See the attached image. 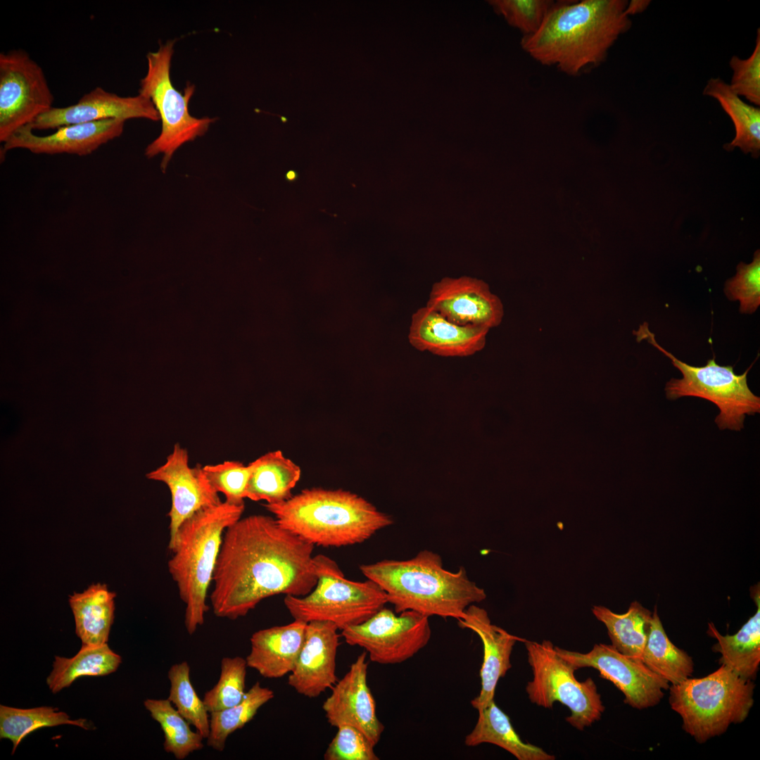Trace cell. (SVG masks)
<instances>
[{
	"mask_svg": "<svg viewBox=\"0 0 760 760\" xmlns=\"http://www.w3.org/2000/svg\"><path fill=\"white\" fill-rule=\"evenodd\" d=\"M313 549L274 517L240 518L223 536L210 596L213 613L235 620L269 597L308 595L318 579Z\"/></svg>",
	"mask_w": 760,
	"mask_h": 760,
	"instance_id": "obj_1",
	"label": "cell"
},
{
	"mask_svg": "<svg viewBox=\"0 0 760 760\" xmlns=\"http://www.w3.org/2000/svg\"><path fill=\"white\" fill-rule=\"evenodd\" d=\"M648 3L645 1H631V3H628L626 6V13L628 15L630 14H634L643 11Z\"/></svg>",
	"mask_w": 760,
	"mask_h": 760,
	"instance_id": "obj_41",
	"label": "cell"
},
{
	"mask_svg": "<svg viewBox=\"0 0 760 760\" xmlns=\"http://www.w3.org/2000/svg\"><path fill=\"white\" fill-rule=\"evenodd\" d=\"M754 684L721 664L707 676L687 678L669 687V704L683 729L697 742L724 733L743 722L754 704Z\"/></svg>",
	"mask_w": 760,
	"mask_h": 760,
	"instance_id": "obj_6",
	"label": "cell"
},
{
	"mask_svg": "<svg viewBox=\"0 0 760 760\" xmlns=\"http://www.w3.org/2000/svg\"><path fill=\"white\" fill-rule=\"evenodd\" d=\"M460 326L489 329L500 324L503 305L483 281L469 277L443 278L436 282L426 305Z\"/></svg>",
	"mask_w": 760,
	"mask_h": 760,
	"instance_id": "obj_15",
	"label": "cell"
},
{
	"mask_svg": "<svg viewBox=\"0 0 760 760\" xmlns=\"http://www.w3.org/2000/svg\"><path fill=\"white\" fill-rule=\"evenodd\" d=\"M367 652H362L344 676L331 688L322 709L334 727L350 726L364 734L375 747L384 730L376 713V704L367 683Z\"/></svg>",
	"mask_w": 760,
	"mask_h": 760,
	"instance_id": "obj_16",
	"label": "cell"
},
{
	"mask_svg": "<svg viewBox=\"0 0 760 760\" xmlns=\"http://www.w3.org/2000/svg\"><path fill=\"white\" fill-rule=\"evenodd\" d=\"M524 644L533 673L526 687L530 701L546 709L560 702L571 712L566 721L578 730L600 720L604 707L594 680L578 681L576 669L557 654L550 640H526Z\"/></svg>",
	"mask_w": 760,
	"mask_h": 760,
	"instance_id": "obj_10",
	"label": "cell"
},
{
	"mask_svg": "<svg viewBox=\"0 0 760 760\" xmlns=\"http://www.w3.org/2000/svg\"><path fill=\"white\" fill-rule=\"evenodd\" d=\"M65 724L89 729L86 719H70L65 712L52 707L20 709L0 706V738L12 742L13 754L21 740L34 730Z\"/></svg>",
	"mask_w": 760,
	"mask_h": 760,
	"instance_id": "obj_31",
	"label": "cell"
},
{
	"mask_svg": "<svg viewBox=\"0 0 760 760\" xmlns=\"http://www.w3.org/2000/svg\"><path fill=\"white\" fill-rule=\"evenodd\" d=\"M397 615L383 607L365 621L341 631L345 641L363 648L369 659L395 664L412 658L429 643V617L407 610Z\"/></svg>",
	"mask_w": 760,
	"mask_h": 760,
	"instance_id": "obj_12",
	"label": "cell"
},
{
	"mask_svg": "<svg viewBox=\"0 0 760 760\" xmlns=\"http://www.w3.org/2000/svg\"><path fill=\"white\" fill-rule=\"evenodd\" d=\"M557 654L576 670L589 667L612 682L624 695V702L643 709L658 704L669 683L651 671L640 659L624 655L612 645L595 644L587 653L555 646Z\"/></svg>",
	"mask_w": 760,
	"mask_h": 760,
	"instance_id": "obj_13",
	"label": "cell"
},
{
	"mask_svg": "<svg viewBox=\"0 0 760 760\" xmlns=\"http://www.w3.org/2000/svg\"><path fill=\"white\" fill-rule=\"evenodd\" d=\"M337 733L329 744L325 760H378L374 746L357 728L350 726L337 727Z\"/></svg>",
	"mask_w": 760,
	"mask_h": 760,
	"instance_id": "obj_40",
	"label": "cell"
},
{
	"mask_svg": "<svg viewBox=\"0 0 760 760\" xmlns=\"http://www.w3.org/2000/svg\"><path fill=\"white\" fill-rule=\"evenodd\" d=\"M251 473L246 498L277 503L289 499L300 477V469L280 450L269 452L249 463Z\"/></svg>",
	"mask_w": 760,
	"mask_h": 760,
	"instance_id": "obj_26",
	"label": "cell"
},
{
	"mask_svg": "<svg viewBox=\"0 0 760 760\" xmlns=\"http://www.w3.org/2000/svg\"><path fill=\"white\" fill-rule=\"evenodd\" d=\"M264 506L281 527L324 547L361 543L393 522L363 498L343 490L305 489Z\"/></svg>",
	"mask_w": 760,
	"mask_h": 760,
	"instance_id": "obj_4",
	"label": "cell"
},
{
	"mask_svg": "<svg viewBox=\"0 0 760 760\" xmlns=\"http://www.w3.org/2000/svg\"><path fill=\"white\" fill-rule=\"evenodd\" d=\"M338 630L327 621L307 623L303 645L288 678L289 685L300 695L317 697L337 682Z\"/></svg>",
	"mask_w": 760,
	"mask_h": 760,
	"instance_id": "obj_19",
	"label": "cell"
},
{
	"mask_svg": "<svg viewBox=\"0 0 760 760\" xmlns=\"http://www.w3.org/2000/svg\"><path fill=\"white\" fill-rule=\"evenodd\" d=\"M360 569L386 593L396 614L411 610L458 621L470 605L486 598L485 590L469 578L463 566L457 571L447 570L441 557L428 550L405 560L362 564Z\"/></svg>",
	"mask_w": 760,
	"mask_h": 760,
	"instance_id": "obj_3",
	"label": "cell"
},
{
	"mask_svg": "<svg viewBox=\"0 0 760 760\" xmlns=\"http://www.w3.org/2000/svg\"><path fill=\"white\" fill-rule=\"evenodd\" d=\"M478 712L475 726L465 737L467 746L493 744L505 749L518 760L555 759L554 755L542 748L523 742L513 728L509 716L498 707L494 699Z\"/></svg>",
	"mask_w": 760,
	"mask_h": 760,
	"instance_id": "obj_25",
	"label": "cell"
},
{
	"mask_svg": "<svg viewBox=\"0 0 760 760\" xmlns=\"http://www.w3.org/2000/svg\"><path fill=\"white\" fill-rule=\"evenodd\" d=\"M167 676L170 682L167 699L203 738L207 739L210 733V713L193 687L189 664L184 661L172 665Z\"/></svg>",
	"mask_w": 760,
	"mask_h": 760,
	"instance_id": "obj_34",
	"label": "cell"
},
{
	"mask_svg": "<svg viewBox=\"0 0 760 760\" xmlns=\"http://www.w3.org/2000/svg\"><path fill=\"white\" fill-rule=\"evenodd\" d=\"M248 664L239 656L224 657L221 660L220 676L217 683L203 697L208 711H218L241 702L246 693V677Z\"/></svg>",
	"mask_w": 760,
	"mask_h": 760,
	"instance_id": "obj_35",
	"label": "cell"
},
{
	"mask_svg": "<svg viewBox=\"0 0 760 760\" xmlns=\"http://www.w3.org/2000/svg\"><path fill=\"white\" fill-rule=\"evenodd\" d=\"M489 330L458 325L426 305L412 315L408 340L419 351L443 357H467L484 348Z\"/></svg>",
	"mask_w": 760,
	"mask_h": 760,
	"instance_id": "obj_20",
	"label": "cell"
},
{
	"mask_svg": "<svg viewBox=\"0 0 760 760\" xmlns=\"http://www.w3.org/2000/svg\"><path fill=\"white\" fill-rule=\"evenodd\" d=\"M121 662V657L113 652L107 643L82 645L72 657H55L53 669L46 678V683L51 691L56 693L69 687L81 676H100L113 673Z\"/></svg>",
	"mask_w": 760,
	"mask_h": 760,
	"instance_id": "obj_29",
	"label": "cell"
},
{
	"mask_svg": "<svg viewBox=\"0 0 760 760\" xmlns=\"http://www.w3.org/2000/svg\"><path fill=\"white\" fill-rule=\"evenodd\" d=\"M592 612L607 627L612 645L616 650L641 660L652 618L649 609L634 601L624 614H616L600 605L593 606Z\"/></svg>",
	"mask_w": 760,
	"mask_h": 760,
	"instance_id": "obj_28",
	"label": "cell"
},
{
	"mask_svg": "<svg viewBox=\"0 0 760 760\" xmlns=\"http://www.w3.org/2000/svg\"><path fill=\"white\" fill-rule=\"evenodd\" d=\"M625 0L554 3L539 30L524 36L523 49L542 65L578 75L600 65L631 26Z\"/></svg>",
	"mask_w": 760,
	"mask_h": 760,
	"instance_id": "obj_2",
	"label": "cell"
},
{
	"mask_svg": "<svg viewBox=\"0 0 760 760\" xmlns=\"http://www.w3.org/2000/svg\"><path fill=\"white\" fill-rule=\"evenodd\" d=\"M150 480L164 483L171 495L170 540L175 538L181 524L197 512L217 505L222 501L218 492L205 476L203 467H191L189 455L179 444L174 445L165 464L146 474Z\"/></svg>",
	"mask_w": 760,
	"mask_h": 760,
	"instance_id": "obj_14",
	"label": "cell"
},
{
	"mask_svg": "<svg viewBox=\"0 0 760 760\" xmlns=\"http://www.w3.org/2000/svg\"><path fill=\"white\" fill-rule=\"evenodd\" d=\"M306 622L295 620L255 632L250 638L248 666L266 678H279L294 668L305 640Z\"/></svg>",
	"mask_w": 760,
	"mask_h": 760,
	"instance_id": "obj_22",
	"label": "cell"
},
{
	"mask_svg": "<svg viewBox=\"0 0 760 760\" xmlns=\"http://www.w3.org/2000/svg\"><path fill=\"white\" fill-rule=\"evenodd\" d=\"M495 11L524 36L536 33L554 4L550 0H491Z\"/></svg>",
	"mask_w": 760,
	"mask_h": 760,
	"instance_id": "obj_36",
	"label": "cell"
},
{
	"mask_svg": "<svg viewBox=\"0 0 760 760\" xmlns=\"http://www.w3.org/2000/svg\"><path fill=\"white\" fill-rule=\"evenodd\" d=\"M244 505L225 501L200 510L185 520L168 544L169 572L185 604L184 626L194 634L209 610L207 594L227 528L241 518Z\"/></svg>",
	"mask_w": 760,
	"mask_h": 760,
	"instance_id": "obj_5",
	"label": "cell"
},
{
	"mask_svg": "<svg viewBox=\"0 0 760 760\" xmlns=\"http://www.w3.org/2000/svg\"><path fill=\"white\" fill-rule=\"evenodd\" d=\"M274 692L256 682L239 704L210 714V733L207 745L222 752L227 737L251 721L259 709L274 697Z\"/></svg>",
	"mask_w": 760,
	"mask_h": 760,
	"instance_id": "obj_32",
	"label": "cell"
},
{
	"mask_svg": "<svg viewBox=\"0 0 760 760\" xmlns=\"http://www.w3.org/2000/svg\"><path fill=\"white\" fill-rule=\"evenodd\" d=\"M459 626L476 633L483 644V657L480 670L481 688L477 697L471 701L477 711L494 699L497 684L511 669L510 657L517 642H524L519 638L491 623L487 611L475 604L465 611L463 619L457 621Z\"/></svg>",
	"mask_w": 760,
	"mask_h": 760,
	"instance_id": "obj_21",
	"label": "cell"
},
{
	"mask_svg": "<svg viewBox=\"0 0 760 760\" xmlns=\"http://www.w3.org/2000/svg\"><path fill=\"white\" fill-rule=\"evenodd\" d=\"M54 96L42 67L23 49L0 53V141L50 110Z\"/></svg>",
	"mask_w": 760,
	"mask_h": 760,
	"instance_id": "obj_11",
	"label": "cell"
},
{
	"mask_svg": "<svg viewBox=\"0 0 760 760\" xmlns=\"http://www.w3.org/2000/svg\"><path fill=\"white\" fill-rule=\"evenodd\" d=\"M703 94L716 99L731 118L735 129L732 141L724 146L728 151L738 147L745 154L758 158L760 153V109L745 103L729 84L721 78H711Z\"/></svg>",
	"mask_w": 760,
	"mask_h": 760,
	"instance_id": "obj_27",
	"label": "cell"
},
{
	"mask_svg": "<svg viewBox=\"0 0 760 760\" xmlns=\"http://www.w3.org/2000/svg\"><path fill=\"white\" fill-rule=\"evenodd\" d=\"M116 594L106 584H91L82 593L69 597L75 633L82 645H100L107 643L114 619Z\"/></svg>",
	"mask_w": 760,
	"mask_h": 760,
	"instance_id": "obj_24",
	"label": "cell"
},
{
	"mask_svg": "<svg viewBox=\"0 0 760 760\" xmlns=\"http://www.w3.org/2000/svg\"><path fill=\"white\" fill-rule=\"evenodd\" d=\"M144 704L163 730L165 738L163 747L167 753L173 754L176 759L182 760L203 747V737L197 730L194 731L191 728V724L168 699H147Z\"/></svg>",
	"mask_w": 760,
	"mask_h": 760,
	"instance_id": "obj_33",
	"label": "cell"
},
{
	"mask_svg": "<svg viewBox=\"0 0 760 760\" xmlns=\"http://www.w3.org/2000/svg\"><path fill=\"white\" fill-rule=\"evenodd\" d=\"M757 609L754 616L734 635H721L712 623L707 633L717 642L712 650L721 654L719 663L741 678L754 680L760 663V596L759 588L751 589Z\"/></svg>",
	"mask_w": 760,
	"mask_h": 760,
	"instance_id": "obj_23",
	"label": "cell"
},
{
	"mask_svg": "<svg viewBox=\"0 0 760 760\" xmlns=\"http://www.w3.org/2000/svg\"><path fill=\"white\" fill-rule=\"evenodd\" d=\"M641 661L671 685L690 678L693 673L694 664L691 657L670 640L658 615L657 606L652 613Z\"/></svg>",
	"mask_w": 760,
	"mask_h": 760,
	"instance_id": "obj_30",
	"label": "cell"
},
{
	"mask_svg": "<svg viewBox=\"0 0 760 760\" xmlns=\"http://www.w3.org/2000/svg\"><path fill=\"white\" fill-rule=\"evenodd\" d=\"M724 292L730 300L740 302V312L752 314L760 305V253H754L752 262H740L737 273L726 281Z\"/></svg>",
	"mask_w": 760,
	"mask_h": 760,
	"instance_id": "obj_38",
	"label": "cell"
},
{
	"mask_svg": "<svg viewBox=\"0 0 760 760\" xmlns=\"http://www.w3.org/2000/svg\"><path fill=\"white\" fill-rule=\"evenodd\" d=\"M203 469L216 491L224 495L225 502L234 505H244L251 473L249 464L246 466L239 461H224L203 466Z\"/></svg>",
	"mask_w": 760,
	"mask_h": 760,
	"instance_id": "obj_37",
	"label": "cell"
},
{
	"mask_svg": "<svg viewBox=\"0 0 760 760\" xmlns=\"http://www.w3.org/2000/svg\"><path fill=\"white\" fill-rule=\"evenodd\" d=\"M287 177L289 179H293L296 177V173L291 171L289 172L287 174Z\"/></svg>",
	"mask_w": 760,
	"mask_h": 760,
	"instance_id": "obj_42",
	"label": "cell"
},
{
	"mask_svg": "<svg viewBox=\"0 0 760 760\" xmlns=\"http://www.w3.org/2000/svg\"><path fill=\"white\" fill-rule=\"evenodd\" d=\"M314 559L316 586L305 596L284 600L293 619L327 621L342 631L365 621L388 603L386 593L374 581L348 580L332 559L324 555Z\"/></svg>",
	"mask_w": 760,
	"mask_h": 760,
	"instance_id": "obj_7",
	"label": "cell"
},
{
	"mask_svg": "<svg viewBox=\"0 0 760 760\" xmlns=\"http://www.w3.org/2000/svg\"><path fill=\"white\" fill-rule=\"evenodd\" d=\"M733 77L730 85L737 96H744L755 106L760 105V30H757L756 46L747 59L733 56L730 61Z\"/></svg>",
	"mask_w": 760,
	"mask_h": 760,
	"instance_id": "obj_39",
	"label": "cell"
},
{
	"mask_svg": "<svg viewBox=\"0 0 760 760\" xmlns=\"http://www.w3.org/2000/svg\"><path fill=\"white\" fill-rule=\"evenodd\" d=\"M175 41L160 43L156 51L146 55L147 71L140 81L139 94L151 101L162 122L159 136L146 148L148 158L163 154L160 164L163 172L175 152L186 142L203 135L213 122V118L193 117L189 112V103L195 87L189 84L182 94L173 86L170 79L171 61Z\"/></svg>",
	"mask_w": 760,
	"mask_h": 760,
	"instance_id": "obj_9",
	"label": "cell"
},
{
	"mask_svg": "<svg viewBox=\"0 0 760 760\" xmlns=\"http://www.w3.org/2000/svg\"><path fill=\"white\" fill-rule=\"evenodd\" d=\"M635 334L638 341L647 340L669 357L683 374L681 379H671L666 383L667 399L693 396L714 403L720 411L715 422L721 430L740 431L746 415L760 412V398L752 392L747 384L749 368L742 374H736L733 366L719 365L714 358L702 367L690 365L659 346L647 323L640 325Z\"/></svg>",
	"mask_w": 760,
	"mask_h": 760,
	"instance_id": "obj_8",
	"label": "cell"
},
{
	"mask_svg": "<svg viewBox=\"0 0 760 760\" xmlns=\"http://www.w3.org/2000/svg\"><path fill=\"white\" fill-rule=\"evenodd\" d=\"M144 118L158 121L160 116L150 99L143 95L120 96L96 87L66 107H52L30 124L33 130L119 119Z\"/></svg>",
	"mask_w": 760,
	"mask_h": 760,
	"instance_id": "obj_17",
	"label": "cell"
},
{
	"mask_svg": "<svg viewBox=\"0 0 760 760\" xmlns=\"http://www.w3.org/2000/svg\"><path fill=\"white\" fill-rule=\"evenodd\" d=\"M125 121L119 119L65 125L51 134L37 135L30 125L20 127L3 144V155L22 148L35 154L68 153L90 155L99 147L120 137Z\"/></svg>",
	"mask_w": 760,
	"mask_h": 760,
	"instance_id": "obj_18",
	"label": "cell"
}]
</instances>
